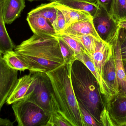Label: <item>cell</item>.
Masks as SVG:
<instances>
[{"label":"cell","mask_w":126,"mask_h":126,"mask_svg":"<svg viewBox=\"0 0 126 126\" xmlns=\"http://www.w3.org/2000/svg\"><path fill=\"white\" fill-rule=\"evenodd\" d=\"M14 50L30 72L46 73L64 63L58 40L54 36L34 34Z\"/></svg>","instance_id":"6da1fadb"},{"label":"cell","mask_w":126,"mask_h":126,"mask_svg":"<svg viewBox=\"0 0 126 126\" xmlns=\"http://www.w3.org/2000/svg\"><path fill=\"white\" fill-rule=\"evenodd\" d=\"M70 75L78 103L101 126L100 116L101 112L106 108V104L97 80L88 68L78 60L72 63Z\"/></svg>","instance_id":"7a4b0ae2"},{"label":"cell","mask_w":126,"mask_h":126,"mask_svg":"<svg viewBox=\"0 0 126 126\" xmlns=\"http://www.w3.org/2000/svg\"><path fill=\"white\" fill-rule=\"evenodd\" d=\"M71 64L64 63L46 72L49 78L59 111L72 126H86L71 81Z\"/></svg>","instance_id":"3957f363"},{"label":"cell","mask_w":126,"mask_h":126,"mask_svg":"<svg viewBox=\"0 0 126 126\" xmlns=\"http://www.w3.org/2000/svg\"><path fill=\"white\" fill-rule=\"evenodd\" d=\"M12 108L19 126H45L49 117L39 106L28 100L14 103Z\"/></svg>","instance_id":"277c9868"},{"label":"cell","mask_w":126,"mask_h":126,"mask_svg":"<svg viewBox=\"0 0 126 126\" xmlns=\"http://www.w3.org/2000/svg\"><path fill=\"white\" fill-rule=\"evenodd\" d=\"M97 4V10L92 18L93 26L100 39L110 44L117 34L118 22L103 6Z\"/></svg>","instance_id":"5b68a950"},{"label":"cell","mask_w":126,"mask_h":126,"mask_svg":"<svg viewBox=\"0 0 126 126\" xmlns=\"http://www.w3.org/2000/svg\"><path fill=\"white\" fill-rule=\"evenodd\" d=\"M36 72L37 78L33 91L26 100L36 104L49 115L51 101L54 95L52 86L46 73Z\"/></svg>","instance_id":"8992f818"},{"label":"cell","mask_w":126,"mask_h":126,"mask_svg":"<svg viewBox=\"0 0 126 126\" xmlns=\"http://www.w3.org/2000/svg\"><path fill=\"white\" fill-rule=\"evenodd\" d=\"M2 55L0 52V112L18 80V72L7 65Z\"/></svg>","instance_id":"52a82bcc"},{"label":"cell","mask_w":126,"mask_h":126,"mask_svg":"<svg viewBox=\"0 0 126 126\" xmlns=\"http://www.w3.org/2000/svg\"><path fill=\"white\" fill-rule=\"evenodd\" d=\"M37 78V72H30L18 79L6 103L10 105L27 99L33 91Z\"/></svg>","instance_id":"ba28073f"},{"label":"cell","mask_w":126,"mask_h":126,"mask_svg":"<svg viewBox=\"0 0 126 126\" xmlns=\"http://www.w3.org/2000/svg\"><path fill=\"white\" fill-rule=\"evenodd\" d=\"M114 126H126V96L118 93L106 103Z\"/></svg>","instance_id":"9c48e42d"},{"label":"cell","mask_w":126,"mask_h":126,"mask_svg":"<svg viewBox=\"0 0 126 126\" xmlns=\"http://www.w3.org/2000/svg\"><path fill=\"white\" fill-rule=\"evenodd\" d=\"M113 52L111 44L102 40L97 41L94 51L90 57L98 72L103 78L104 65Z\"/></svg>","instance_id":"30bf717a"},{"label":"cell","mask_w":126,"mask_h":126,"mask_svg":"<svg viewBox=\"0 0 126 126\" xmlns=\"http://www.w3.org/2000/svg\"><path fill=\"white\" fill-rule=\"evenodd\" d=\"M76 57V60L83 63L92 73L99 84L101 92L103 95L106 103L108 102L115 95L98 72L90 57L86 53L78 54Z\"/></svg>","instance_id":"8fae6325"},{"label":"cell","mask_w":126,"mask_h":126,"mask_svg":"<svg viewBox=\"0 0 126 126\" xmlns=\"http://www.w3.org/2000/svg\"><path fill=\"white\" fill-rule=\"evenodd\" d=\"M61 34L77 36L90 35L98 40H101L94 28L92 18H86L72 24L67 27Z\"/></svg>","instance_id":"7c38bea8"},{"label":"cell","mask_w":126,"mask_h":126,"mask_svg":"<svg viewBox=\"0 0 126 126\" xmlns=\"http://www.w3.org/2000/svg\"><path fill=\"white\" fill-rule=\"evenodd\" d=\"M110 44L113 47L119 87V94L126 96V75L120 51L117 34Z\"/></svg>","instance_id":"4fadbf2b"},{"label":"cell","mask_w":126,"mask_h":126,"mask_svg":"<svg viewBox=\"0 0 126 126\" xmlns=\"http://www.w3.org/2000/svg\"><path fill=\"white\" fill-rule=\"evenodd\" d=\"M26 20L34 34L54 36L57 35L48 21L40 15L28 13Z\"/></svg>","instance_id":"5bb4252c"},{"label":"cell","mask_w":126,"mask_h":126,"mask_svg":"<svg viewBox=\"0 0 126 126\" xmlns=\"http://www.w3.org/2000/svg\"><path fill=\"white\" fill-rule=\"evenodd\" d=\"M103 78L115 95L119 93L114 52L104 65Z\"/></svg>","instance_id":"9a60e30c"},{"label":"cell","mask_w":126,"mask_h":126,"mask_svg":"<svg viewBox=\"0 0 126 126\" xmlns=\"http://www.w3.org/2000/svg\"><path fill=\"white\" fill-rule=\"evenodd\" d=\"M25 7V0H7L3 9L5 24H11L19 18Z\"/></svg>","instance_id":"2e32d148"},{"label":"cell","mask_w":126,"mask_h":126,"mask_svg":"<svg viewBox=\"0 0 126 126\" xmlns=\"http://www.w3.org/2000/svg\"><path fill=\"white\" fill-rule=\"evenodd\" d=\"M53 5L63 13L66 23V27L72 24L86 18H92L88 13L65 6L57 1H52Z\"/></svg>","instance_id":"e0dca14e"},{"label":"cell","mask_w":126,"mask_h":126,"mask_svg":"<svg viewBox=\"0 0 126 126\" xmlns=\"http://www.w3.org/2000/svg\"><path fill=\"white\" fill-rule=\"evenodd\" d=\"M6 0H0V52L2 54L14 50L15 47L7 31L4 19V7Z\"/></svg>","instance_id":"ac0fdd59"},{"label":"cell","mask_w":126,"mask_h":126,"mask_svg":"<svg viewBox=\"0 0 126 126\" xmlns=\"http://www.w3.org/2000/svg\"><path fill=\"white\" fill-rule=\"evenodd\" d=\"M57 2L65 6L88 13L92 17L96 13L98 5L82 0H58Z\"/></svg>","instance_id":"d6986e66"},{"label":"cell","mask_w":126,"mask_h":126,"mask_svg":"<svg viewBox=\"0 0 126 126\" xmlns=\"http://www.w3.org/2000/svg\"><path fill=\"white\" fill-rule=\"evenodd\" d=\"M45 126H72L59 111L55 97L52 99L50 114Z\"/></svg>","instance_id":"ffe728a7"},{"label":"cell","mask_w":126,"mask_h":126,"mask_svg":"<svg viewBox=\"0 0 126 126\" xmlns=\"http://www.w3.org/2000/svg\"><path fill=\"white\" fill-rule=\"evenodd\" d=\"M29 13L37 14L43 16L51 25L57 16V9L52 2H51L48 4H41Z\"/></svg>","instance_id":"44dd1931"},{"label":"cell","mask_w":126,"mask_h":126,"mask_svg":"<svg viewBox=\"0 0 126 126\" xmlns=\"http://www.w3.org/2000/svg\"><path fill=\"white\" fill-rule=\"evenodd\" d=\"M3 54V59L11 69L19 71L28 70L26 64L18 57L15 50L7 51Z\"/></svg>","instance_id":"7402d4cb"},{"label":"cell","mask_w":126,"mask_h":126,"mask_svg":"<svg viewBox=\"0 0 126 126\" xmlns=\"http://www.w3.org/2000/svg\"><path fill=\"white\" fill-rule=\"evenodd\" d=\"M69 36L80 42L82 44L86 50L87 53L90 57H91L94 51L97 41L101 40H98L92 36L90 35H85L80 36Z\"/></svg>","instance_id":"603a6c76"},{"label":"cell","mask_w":126,"mask_h":126,"mask_svg":"<svg viewBox=\"0 0 126 126\" xmlns=\"http://www.w3.org/2000/svg\"><path fill=\"white\" fill-rule=\"evenodd\" d=\"M112 16L118 22L126 20V0H113Z\"/></svg>","instance_id":"cb8c5ba5"},{"label":"cell","mask_w":126,"mask_h":126,"mask_svg":"<svg viewBox=\"0 0 126 126\" xmlns=\"http://www.w3.org/2000/svg\"><path fill=\"white\" fill-rule=\"evenodd\" d=\"M55 36L58 40L64 63L66 64L72 63L76 60L74 51L61 38L56 36Z\"/></svg>","instance_id":"d4e9b609"},{"label":"cell","mask_w":126,"mask_h":126,"mask_svg":"<svg viewBox=\"0 0 126 126\" xmlns=\"http://www.w3.org/2000/svg\"><path fill=\"white\" fill-rule=\"evenodd\" d=\"M55 36L61 38L65 43L67 44V45L74 51L76 56L78 54L83 53H87L82 44L70 36L64 34H57Z\"/></svg>","instance_id":"484cf974"},{"label":"cell","mask_w":126,"mask_h":126,"mask_svg":"<svg viewBox=\"0 0 126 126\" xmlns=\"http://www.w3.org/2000/svg\"><path fill=\"white\" fill-rule=\"evenodd\" d=\"M117 37L120 46V51L124 64H126V29L119 27Z\"/></svg>","instance_id":"4316f807"},{"label":"cell","mask_w":126,"mask_h":126,"mask_svg":"<svg viewBox=\"0 0 126 126\" xmlns=\"http://www.w3.org/2000/svg\"><path fill=\"white\" fill-rule=\"evenodd\" d=\"M57 9V16L51 25L57 34H61L66 27L64 16L61 11Z\"/></svg>","instance_id":"83f0119b"},{"label":"cell","mask_w":126,"mask_h":126,"mask_svg":"<svg viewBox=\"0 0 126 126\" xmlns=\"http://www.w3.org/2000/svg\"><path fill=\"white\" fill-rule=\"evenodd\" d=\"M79 105L86 126H100L92 115L83 107L79 104Z\"/></svg>","instance_id":"f1b7e54d"},{"label":"cell","mask_w":126,"mask_h":126,"mask_svg":"<svg viewBox=\"0 0 126 126\" xmlns=\"http://www.w3.org/2000/svg\"><path fill=\"white\" fill-rule=\"evenodd\" d=\"M100 122L101 126H114L106 108L101 112L100 116Z\"/></svg>","instance_id":"f546056e"},{"label":"cell","mask_w":126,"mask_h":126,"mask_svg":"<svg viewBox=\"0 0 126 126\" xmlns=\"http://www.w3.org/2000/svg\"><path fill=\"white\" fill-rule=\"evenodd\" d=\"M113 0H97V4L101 5L112 15V7Z\"/></svg>","instance_id":"4dcf8cb0"},{"label":"cell","mask_w":126,"mask_h":126,"mask_svg":"<svg viewBox=\"0 0 126 126\" xmlns=\"http://www.w3.org/2000/svg\"><path fill=\"white\" fill-rule=\"evenodd\" d=\"M0 126H13V123L8 119L0 118Z\"/></svg>","instance_id":"1f68e13d"},{"label":"cell","mask_w":126,"mask_h":126,"mask_svg":"<svg viewBox=\"0 0 126 126\" xmlns=\"http://www.w3.org/2000/svg\"><path fill=\"white\" fill-rule=\"evenodd\" d=\"M118 26L119 27L124 28L126 29V20L121 21L118 22Z\"/></svg>","instance_id":"d6a6232c"},{"label":"cell","mask_w":126,"mask_h":126,"mask_svg":"<svg viewBox=\"0 0 126 126\" xmlns=\"http://www.w3.org/2000/svg\"><path fill=\"white\" fill-rule=\"evenodd\" d=\"M51 2L52 1H57L58 0H48ZM84 1H87L89 3H93L97 4V0H82Z\"/></svg>","instance_id":"836d02e7"},{"label":"cell","mask_w":126,"mask_h":126,"mask_svg":"<svg viewBox=\"0 0 126 126\" xmlns=\"http://www.w3.org/2000/svg\"><path fill=\"white\" fill-rule=\"evenodd\" d=\"M124 70H125L126 75V64H124Z\"/></svg>","instance_id":"e575fe53"},{"label":"cell","mask_w":126,"mask_h":126,"mask_svg":"<svg viewBox=\"0 0 126 126\" xmlns=\"http://www.w3.org/2000/svg\"><path fill=\"white\" fill-rule=\"evenodd\" d=\"M27 0L29 1H35V0Z\"/></svg>","instance_id":"d590c367"}]
</instances>
